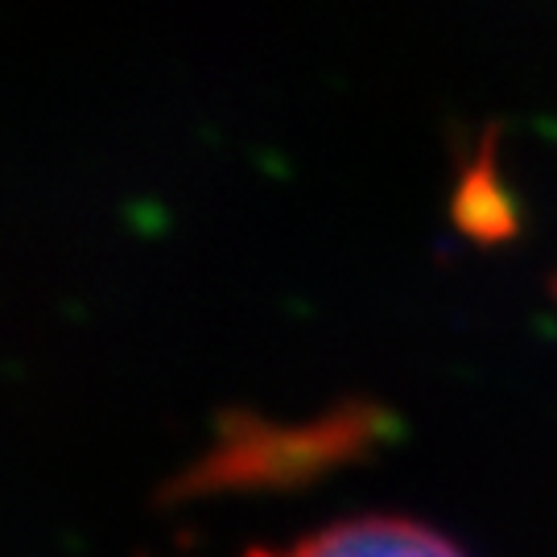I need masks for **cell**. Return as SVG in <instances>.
<instances>
[{
    "instance_id": "1",
    "label": "cell",
    "mask_w": 557,
    "mask_h": 557,
    "mask_svg": "<svg viewBox=\"0 0 557 557\" xmlns=\"http://www.w3.org/2000/svg\"><path fill=\"white\" fill-rule=\"evenodd\" d=\"M252 557H467L438 529L405 517H356L326 524L273 554Z\"/></svg>"
}]
</instances>
